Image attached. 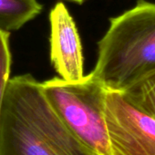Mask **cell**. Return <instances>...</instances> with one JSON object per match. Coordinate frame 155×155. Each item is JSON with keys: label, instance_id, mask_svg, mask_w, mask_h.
I'll use <instances>...</instances> for the list:
<instances>
[{"label": "cell", "instance_id": "1", "mask_svg": "<svg viewBox=\"0 0 155 155\" xmlns=\"http://www.w3.org/2000/svg\"><path fill=\"white\" fill-rule=\"evenodd\" d=\"M0 155H97L62 123L31 74L10 78L0 110Z\"/></svg>", "mask_w": 155, "mask_h": 155}, {"label": "cell", "instance_id": "9", "mask_svg": "<svg viewBox=\"0 0 155 155\" xmlns=\"http://www.w3.org/2000/svg\"><path fill=\"white\" fill-rule=\"evenodd\" d=\"M67 1H69V2H72V3H76V4H79V5H82L87 0H67Z\"/></svg>", "mask_w": 155, "mask_h": 155}, {"label": "cell", "instance_id": "4", "mask_svg": "<svg viewBox=\"0 0 155 155\" xmlns=\"http://www.w3.org/2000/svg\"><path fill=\"white\" fill-rule=\"evenodd\" d=\"M104 114L111 155H155V119L122 92L106 90Z\"/></svg>", "mask_w": 155, "mask_h": 155}, {"label": "cell", "instance_id": "6", "mask_svg": "<svg viewBox=\"0 0 155 155\" xmlns=\"http://www.w3.org/2000/svg\"><path fill=\"white\" fill-rule=\"evenodd\" d=\"M42 10L37 0H0V28L16 31Z\"/></svg>", "mask_w": 155, "mask_h": 155}, {"label": "cell", "instance_id": "5", "mask_svg": "<svg viewBox=\"0 0 155 155\" xmlns=\"http://www.w3.org/2000/svg\"><path fill=\"white\" fill-rule=\"evenodd\" d=\"M49 55L63 80L75 82L84 77V57L79 34L69 11L58 2L49 13Z\"/></svg>", "mask_w": 155, "mask_h": 155}, {"label": "cell", "instance_id": "8", "mask_svg": "<svg viewBox=\"0 0 155 155\" xmlns=\"http://www.w3.org/2000/svg\"><path fill=\"white\" fill-rule=\"evenodd\" d=\"M11 52L9 47V32L0 28V110L5 96L11 69Z\"/></svg>", "mask_w": 155, "mask_h": 155}, {"label": "cell", "instance_id": "2", "mask_svg": "<svg viewBox=\"0 0 155 155\" xmlns=\"http://www.w3.org/2000/svg\"><path fill=\"white\" fill-rule=\"evenodd\" d=\"M155 71V3L138 0L110 20L91 72L107 89L124 91Z\"/></svg>", "mask_w": 155, "mask_h": 155}, {"label": "cell", "instance_id": "3", "mask_svg": "<svg viewBox=\"0 0 155 155\" xmlns=\"http://www.w3.org/2000/svg\"><path fill=\"white\" fill-rule=\"evenodd\" d=\"M43 93L67 128L97 155H111L104 114L107 88L90 73L79 81L54 77Z\"/></svg>", "mask_w": 155, "mask_h": 155}, {"label": "cell", "instance_id": "7", "mask_svg": "<svg viewBox=\"0 0 155 155\" xmlns=\"http://www.w3.org/2000/svg\"><path fill=\"white\" fill-rule=\"evenodd\" d=\"M122 93L136 106L155 119V71L132 84Z\"/></svg>", "mask_w": 155, "mask_h": 155}]
</instances>
